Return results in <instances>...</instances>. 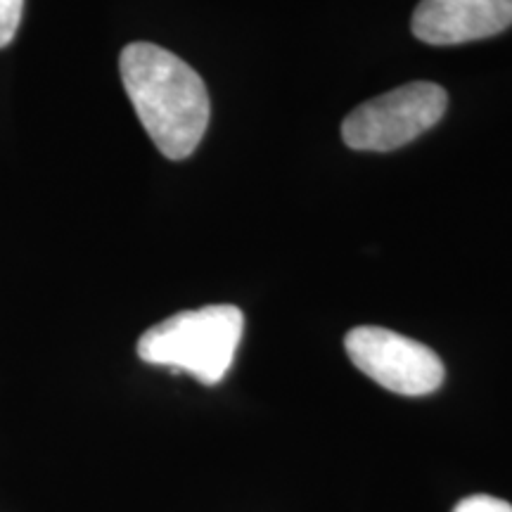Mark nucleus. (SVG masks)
Listing matches in <instances>:
<instances>
[{"instance_id": "obj_1", "label": "nucleus", "mask_w": 512, "mask_h": 512, "mask_svg": "<svg viewBox=\"0 0 512 512\" xmlns=\"http://www.w3.org/2000/svg\"><path fill=\"white\" fill-rule=\"evenodd\" d=\"M126 95L147 136L171 162L188 159L207 133L211 102L202 76L155 43H128L119 55Z\"/></svg>"}, {"instance_id": "obj_2", "label": "nucleus", "mask_w": 512, "mask_h": 512, "mask_svg": "<svg viewBox=\"0 0 512 512\" xmlns=\"http://www.w3.org/2000/svg\"><path fill=\"white\" fill-rule=\"evenodd\" d=\"M245 316L233 304H211L169 316L138 339L140 361L183 370L197 382L219 384L233 366Z\"/></svg>"}, {"instance_id": "obj_3", "label": "nucleus", "mask_w": 512, "mask_h": 512, "mask_svg": "<svg viewBox=\"0 0 512 512\" xmlns=\"http://www.w3.org/2000/svg\"><path fill=\"white\" fill-rule=\"evenodd\" d=\"M448 95L430 81H415L358 105L344 119L342 138L358 152H392L413 143L446 114Z\"/></svg>"}, {"instance_id": "obj_4", "label": "nucleus", "mask_w": 512, "mask_h": 512, "mask_svg": "<svg viewBox=\"0 0 512 512\" xmlns=\"http://www.w3.org/2000/svg\"><path fill=\"white\" fill-rule=\"evenodd\" d=\"M344 349L363 375L394 394L427 396L444 384L441 358L399 332L361 325L344 337Z\"/></svg>"}, {"instance_id": "obj_5", "label": "nucleus", "mask_w": 512, "mask_h": 512, "mask_svg": "<svg viewBox=\"0 0 512 512\" xmlns=\"http://www.w3.org/2000/svg\"><path fill=\"white\" fill-rule=\"evenodd\" d=\"M512 27V0H420L411 29L427 46H458Z\"/></svg>"}, {"instance_id": "obj_6", "label": "nucleus", "mask_w": 512, "mask_h": 512, "mask_svg": "<svg viewBox=\"0 0 512 512\" xmlns=\"http://www.w3.org/2000/svg\"><path fill=\"white\" fill-rule=\"evenodd\" d=\"M24 0H0V50L15 41L19 24H22Z\"/></svg>"}, {"instance_id": "obj_7", "label": "nucleus", "mask_w": 512, "mask_h": 512, "mask_svg": "<svg viewBox=\"0 0 512 512\" xmlns=\"http://www.w3.org/2000/svg\"><path fill=\"white\" fill-rule=\"evenodd\" d=\"M453 512H512V505L508 501H503V498L477 494L463 498V501L453 508Z\"/></svg>"}]
</instances>
